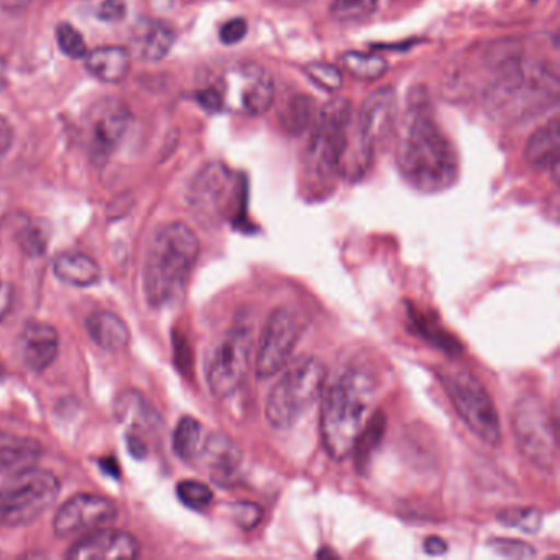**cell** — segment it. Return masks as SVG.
<instances>
[{"label":"cell","mask_w":560,"mask_h":560,"mask_svg":"<svg viewBox=\"0 0 560 560\" xmlns=\"http://www.w3.org/2000/svg\"><path fill=\"white\" fill-rule=\"evenodd\" d=\"M396 166L416 191L435 195L458 178V156L448 137L432 117L424 94H409L408 109L396 127Z\"/></svg>","instance_id":"1"},{"label":"cell","mask_w":560,"mask_h":560,"mask_svg":"<svg viewBox=\"0 0 560 560\" xmlns=\"http://www.w3.org/2000/svg\"><path fill=\"white\" fill-rule=\"evenodd\" d=\"M376 380L363 366L343 370L327 388L320 411V435L324 448L334 460L352 454L360 432L373 415Z\"/></svg>","instance_id":"2"},{"label":"cell","mask_w":560,"mask_h":560,"mask_svg":"<svg viewBox=\"0 0 560 560\" xmlns=\"http://www.w3.org/2000/svg\"><path fill=\"white\" fill-rule=\"evenodd\" d=\"M199 250L198 235L183 222L163 225L156 232L145 261V294L152 306H166L182 296Z\"/></svg>","instance_id":"3"},{"label":"cell","mask_w":560,"mask_h":560,"mask_svg":"<svg viewBox=\"0 0 560 560\" xmlns=\"http://www.w3.org/2000/svg\"><path fill=\"white\" fill-rule=\"evenodd\" d=\"M488 86L487 107L501 119H523L542 113L559 94L557 73L544 65L504 58Z\"/></svg>","instance_id":"4"},{"label":"cell","mask_w":560,"mask_h":560,"mask_svg":"<svg viewBox=\"0 0 560 560\" xmlns=\"http://www.w3.org/2000/svg\"><path fill=\"white\" fill-rule=\"evenodd\" d=\"M326 383V366L316 357L303 355L284 366L265 405V418L271 428H293L307 409L320 398Z\"/></svg>","instance_id":"5"},{"label":"cell","mask_w":560,"mask_h":560,"mask_svg":"<svg viewBox=\"0 0 560 560\" xmlns=\"http://www.w3.org/2000/svg\"><path fill=\"white\" fill-rule=\"evenodd\" d=\"M350 122L352 104L349 101L336 97L323 107L304 156L307 175L323 182L343 176L349 156Z\"/></svg>","instance_id":"6"},{"label":"cell","mask_w":560,"mask_h":560,"mask_svg":"<svg viewBox=\"0 0 560 560\" xmlns=\"http://www.w3.org/2000/svg\"><path fill=\"white\" fill-rule=\"evenodd\" d=\"M57 475L28 467L0 487V526L24 527L37 521L60 494Z\"/></svg>","instance_id":"7"},{"label":"cell","mask_w":560,"mask_h":560,"mask_svg":"<svg viewBox=\"0 0 560 560\" xmlns=\"http://www.w3.org/2000/svg\"><path fill=\"white\" fill-rule=\"evenodd\" d=\"M244 178L234 175L222 163H209L199 172L189 191L196 214L209 224L237 221L245 211Z\"/></svg>","instance_id":"8"},{"label":"cell","mask_w":560,"mask_h":560,"mask_svg":"<svg viewBox=\"0 0 560 560\" xmlns=\"http://www.w3.org/2000/svg\"><path fill=\"white\" fill-rule=\"evenodd\" d=\"M448 399L468 429L481 442L497 447L501 442V421L493 399L480 380L465 370H447L439 375Z\"/></svg>","instance_id":"9"},{"label":"cell","mask_w":560,"mask_h":560,"mask_svg":"<svg viewBox=\"0 0 560 560\" xmlns=\"http://www.w3.org/2000/svg\"><path fill=\"white\" fill-rule=\"evenodd\" d=\"M514 439L521 455L537 470L552 471L557 465V424L537 396L527 395L513 406Z\"/></svg>","instance_id":"10"},{"label":"cell","mask_w":560,"mask_h":560,"mask_svg":"<svg viewBox=\"0 0 560 560\" xmlns=\"http://www.w3.org/2000/svg\"><path fill=\"white\" fill-rule=\"evenodd\" d=\"M254 334L248 326H235L222 334L206 355V382L215 398L234 395L247 375Z\"/></svg>","instance_id":"11"},{"label":"cell","mask_w":560,"mask_h":560,"mask_svg":"<svg viewBox=\"0 0 560 560\" xmlns=\"http://www.w3.org/2000/svg\"><path fill=\"white\" fill-rule=\"evenodd\" d=\"M212 88L218 93L221 113L231 109L245 116H261L275 100L273 78L258 63L237 65L219 86Z\"/></svg>","instance_id":"12"},{"label":"cell","mask_w":560,"mask_h":560,"mask_svg":"<svg viewBox=\"0 0 560 560\" xmlns=\"http://www.w3.org/2000/svg\"><path fill=\"white\" fill-rule=\"evenodd\" d=\"M301 324L296 314L287 307H278L268 317L258 343L255 373L258 378H273L290 362L300 340Z\"/></svg>","instance_id":"13"},{"label":"cell","mask_w":560,"mask_h":560,"mask_svg":"<svg viewBox=\"0 0 560 560\" xmlns=\"http://www.w3.org/2000/svg\"><path fill=\"white\" fill-rule=\"evenodd\" d=\"M360 153L372 163L378 150L385 149L398 127V100L392 88H380L366 97L360 110Z\"/></svg>","instance_id":"14"},{"label":"cell","mask_w":560,"mask_h":560,"mask_svg":"<svg viewBox=\"0 0 560 560\" xmlns=\"http://www.w3.org/2000/svg\"><path fill=\"white\" fill-rule=\"evenodd\" d=\"M119 510L109 498L81 493L68 500L55 514L54 530L68 537L86 530L100 529L116 520Z\"/></svg>","instance_id":"15"},{"label":"cell","mask_w":560,"mask_h":560,"mask_svg":"<svg viewBox=\"0 0 560 560\" xmlns=\"http://www.w3.org/2000/svg\"><path fill=\"white\" fill-rule=\"evenodd\" d=\"M117 421L129 429V448L136 457L147 454L145 438L156 434L162 428L160 416L149 401L136 389L122 393L116 401Z\"/></svg>","instance_id":"16"},{"label":"cell","mask_w":560,"mask_h":560,"mask_svg":"<svg viewBox=\"0 0 560 560\" xmlns=\"http://www.w3.org/2000/svg\"><path fill=\"white\" fill-rule=\"evenodd\" d=\"M139 553L140 546L136 537L126 530L104 526L74 542L67 557L71 560H120L136 559Z\"/></svg>","instance_id":"17"},{"label":"cell","mask_w":560,"mask_h":560,"mask_svg":"<svg viewBox=\"0 0 560 560\" xmlns=\"http://www.w3.org/2000/svg\"><path fill=\"white\" fill-rule=\"evenodd\" d=\"M60 350V337L50 324L27 323L19 337V353L22 362L35 373L50 369Z\"/></svg>","instance_id":"18"},{"label":"cell","mask_w":560,"mask_h":560,"mask_svg":"<svg viewBox=\"0 0 560 560\" xmlns=\"http://www.w3.org/2000/svg\"><path fill=\"white\" fill-rule=\"evenodd\" d=\"M199 457L218 485H232L241 470L244 454L241 447L225 434H212L205 439Z\"/></svg>","instance_id":"19"},{"label":"cell","mask_w":560,"mask_h":560,"mask_svg":"<svg viewBox=\"0 0 560 560\" xmlns=\"http://www.w3.org/2000/svg\"><path fill=\"white\" fill-rule=\"evenodd\" d=\"M129 116L119 104L106 103L91 124V150L96 160H106L126 132Z\"/></svg>","instance_id":"20"},{"label":"cell","mask_w":560,"mask_h":560,"mask_svg":"<svg viewBox=\"0 0 560 560\" xmlns=\"http://www.w3.org/2000/svg\"><path fill=\"white\" fill-rule=\"evenodd\" d=\"M42 452L44 448L35 439L0 431V475L34 467L40 460Z\"/></svg>","instance_id":"21"},{"label":"cell","mask_w":560,"mask_h":560,"mask_svg":"<svg viewBox=\"0 0 560 560\" xmlns=\"http://www.w3.org/2000/svg\"><path fill=\"white\" fill-rule=\"evenodd\" d=\"M559 120L552 119L539 127L527 140L526 160L533 168L547 170L557 176L559 172Z\"/></svg>","instance_id":"22"},{"label":"cell","mask_w":560,"mask_h":560,"mask_svg":"<svg viewBox=\"0 0 560 560\" xmlns=\"http://www.w3.org/2000/svg\"><path fill=\"white\" fill-rule=\"evenodd\" d=\"M173 44H175V34L165 22L150 21L149 19V21L140 22L136 27L133 45L142 60H163L172 50Z\"/></svg>","instance_id":"23"},{"label":"cell","mask_w":560,"mask_h":560,"mask_svg":"<svg viewBox=\"0 0 560 560\" xmlns=\"http://www.w3.org/2000/svg\"><path fill=\"white\" fill-rule=\"evenodd\" d=\"M54 273L58 280L71 287L88 288L101 280V268L90 255L63 252L54 260Z\"/></svg>","instance_id":"24"},{"label":"cell","mask_w":560,"mask_h":560,"mask_svg":"<svg viewBox=\"0 0 560 560\" xmlns=\"http://www.w3.org/2000/svg\"><path fill=\"white\" fill-rule=\"evenodd\" d=\"M88 71L103 83L119 84L130 71V55L126 48L103 47L84 57Z\"/></svg>","instance_id":"25"},{"label":"cell","mask_w":560,"mask_h":560,"mask_svg":"<svg viewBox=\"0 0 560 560\" xmlns=\"http://www.w3.org/2000/svg\"><path fill=\"white\" fill-rule=\"evenodd\" d=\"M88 334L91 339L109 352H120L130 343V330L127 324L116 314L100 311L91 314L86 320Z\"/></svg>","instance_id":"26"},{"label":"cell","mask_w":560,"mask_h":560,"mask_svg":"<svg viewBox=\"0 0 560 560\" xmlns=\"http://www.w3.org/2000/svg\"><path fill=\"white\" fill-rule=\"evenodd\" d=\"M205 444V431L198 419L185 416L176 425L173 434V448L179 458L186 462L196 460Z\"/></svg>","instance_id":"27"},{"label":"cell","mask_w":560,"mask_h":560,"mask_svg":"<svg viewBox=\"0 0 560 560\" xmlns=\"http://www.w3.org/2000/svg\"><path fill=\"white\" fill-rule=\"evenodd\" d=\"M314 101L300 94L290 100L280 114V122L290 136H301L306 132L314 122Z\"/></svg>","instance_id":"28"},{"label":"cell","mask_w":560,"mask_h":560,"mask_svg":"<svg viewBox=\"0 0 560 560\" xmlns=\"http://www.w3.org/2000/svg\"><path fill=\"white\" fill-rule=\"evenodd\" d=\"M342 65L350 77L359 81H376L385 77L388 71V61L380 55L359 54L349 51L343 54Z\"/></svg>","instance_id":"29"},{"label":"cell","mask_w":560,"mask_h":560,"mask_svg":"<svg viewBox=\"0 0 560 560\" xmlns=\"http://www.w3.org/2000/svg\"><path fill=\"white\" fill-rule=\"evenodd\" d=\"M385 415H383L382 411L373 412V415L370 416L365 428L360 432L359 439H357L355 442V447H353L352 451V454H355V460L359 468H363L369 464L373 452L378 448L380 442H382L383 435H385Z\"/></svg>","instance_id":"30"},{"label":"cell","mask_w":560,"mask_h":560,"mask_svg":"<svg viewBox=\"0 0 560 560\" xmlns=\"http://www.w3.org/2000/svg\"><path fill=\"white\" fill-rule=\"evenodd\" d=\"M378 9V0H332L330 15L343 24H357L372 18Z\"/></svg>","instance_id":"31"},{"label":"cell","mask_w":560,"mask_h":560,"mask_svg":"<svg viewBox=\"0 0 560 560\" xmlns=\"http://www.w3.org/2000/svg\"><path fill=\"white\" fill-rule=\"evenodd\" d=\"M498 521L504 526L514 527L523 533H537L542 526V513L537 508H510L498 514Z\"/></svg>","instance_id":"32"},{"label":"cell","mask_w":560,"mask_h":560,"mask_svg":"<svg viewBox=\"0 0 560 560\" xmlns=\"http://www.w3.org/2000/svg\"><path fill=\"white\" fill-rule=\"evenodd\" d=\"M179 500L191 510H205L214 500L211 488L201 481L185 480L176 487Z\"/></svg>","instance_id":"33"},{"label":"cell","mask_w":560,"mask_h":560,"mask_svg":"<svg viewBox=\"0 0 560 560\" xmlns=\"http://www.w3.org/2000/svg\"><path fill=\"white\" fill-rule=\"evenodd\" d=\"M57 42L60 50L73 60H84L88 55L86 42H84L83 35L71 24L58 25Z\"/></svg>","instance_id":"34"},{"label":"cell","mask_w":560,"mask_h":560,"mask_svg":"<svg viewBox=\"0 0 560 560\" xmlns=\"http://www.w3.org/2000/svg\"><path fill=\"white\" fill-rule=\"evenodd\" d=\"M304 73L310 77L314 84L323 88V90L330 91V93H336L342 88V73H340L339 68L332 67V65L311 63L304 68Z\"/></svg>","instance_id":"35"},{"label":"cell","mask_w":560,"mask_h":560,"mask_svg":"<svg viewBox=\"0 0 560 560\" xmlns=\"http://www.w3.org/2000/svg\"><path fill=\"white\" fill-rule=\"evenodd\" d=\"M491 549L510 559H530L536 557V549L530 544L520 539H508V537H494L490 542Z\"/></svg>","instance_id":"36"},{"label":"cell","mask_w":560,"mask_h":560,"mask_svg":"<svg viewBox=\"0 0 560 560\" xmlns=\"http://www.w3.org/2000/svg\"><path fill=\"white\" fill-rule=\"evenodd\" d=\"M234 520L242 529L250 530L264 520V510L257 503L241 501L234 504Z\"/></svg>","instance_id":"37"},{"label":"cell","mask_w":560,"mask_h":560,"mask_svg":"<svg viewBox=\"0 0 560 560\" xmlns=\"http://www.w3.org/2000/svg\"><path fill=\"white\" fill-rule=\"evenodd\" d=\"M21 247L31 255L42 254L45 247H47V238H45L44 229H42L40 225L28 224L27 228L22 231Z\"/></svg>","instance_id":"38"},{"label":"cell","mask_w":560,"mask_h":560,"mask_svg":"<svg viewBox=\"0 0 560 560\" xmlns=\"http://www.w3.org/2000/svg\"><path fill=\"white\" fill-rule=\"evenodd\" d=\"M245 35H247V22L244 19H232V21L225 22L219 32V37L224 45L238 44L244 40Z\"/></svg>","instance_id":"39"},{"label":"cell","mask_w":560,"mask_h":560,"mask_svg":"<svg viewBox=\"0 0 560 560\" xmlns=\"http://www.w3.org/2000/svg\"><path fill=\"white\" fill-rule=\"evenodd\" d=\"M127 5L124 0H104L97 8V18L106 22H119L126 18Z\"/></svg>","instance_id":"40"},{"label":"cell","mask_w":560,"mask_h":560,"mask_svg":"<svg viewBox=\"0 0 560 560\" xmlns=\"http://www.w3.org/2000/svg\"><path fill=\"white\" fill-rule=\"evenodd\" d=\"M15 291L9 283H0V323L9 316L14 306Z\"/></svg>","instance_id":"41"},{"label":"cell","mask_w":560,"mask_h":560,"mask_svg":"<svg viewBox=\"0 0 560 560\" xmlns=\"http://www.w3.org/2000/svg\"><path fill=\"white\" fill-rule=\"evenodd\" d=\"M12 143H14V130L8 119L0 116V159L11 150Z\"/></svg>","instance_id":"42"},{"label":"cell","mask_w":560,"mask_h":560,"mask_svg":"<svg viewBox=\"0 0 560 560\" xmlns=\"http://www.w3.org/2000/svg\"><path fill=\"white\" fill-rule=\"evenodd\" d=\"M447 550V542L441 537L431 536L424 540V552L429 556H442Z\"/></svg>","instance_id":"43"},{"label":"cell","mask_w":560,"mask_h":560,"mask_svg":"<svg viewBox=\"0 0 560 560\" xmlns=\"http://www.w3.org/2000/svg\"><path fill=\"white\" fill-rule=\"evenodd\" d=\"M32 0H0V5L9 11H19V9L27 8Z\"/></svg>","instance_id":"44"},{"label":"cell","mask_w":560,"mask_h":560,"mask_svg":"<svg viewBox=\"0 0 560 560\" xmlns=\"http://www.w3.org/2000/svg\"><path fill=\"white\" fill-rule=\"evenodd\" d=\"M8 86V65L5 61L0 60V94Z\"/></svg>","instance_id":"45"}]
</instances>
